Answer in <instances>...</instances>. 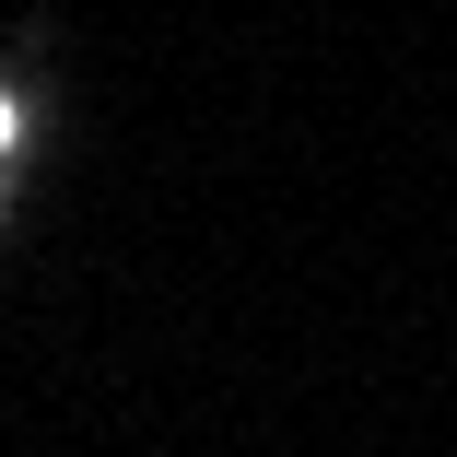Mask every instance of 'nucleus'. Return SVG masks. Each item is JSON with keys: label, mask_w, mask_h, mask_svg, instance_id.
<instances>
[{"label": "nucleus", "mask_w": 457, "mask_h": 457, "mask_svg": "<svg viewBox=\"0 0 457 457\" xmlns=\"http://www.w3.org/2000/svg\"><path fill=\"white\" fill-rule=\"evenodd\" d=\"M0 141H12V106H0Z\"/></svg>", "instance_id": "f257e3e1"}]
</instances>
